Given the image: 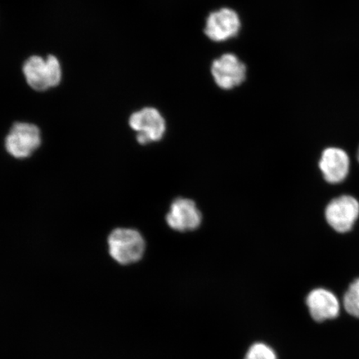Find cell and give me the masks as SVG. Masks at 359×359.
<instances>
[{"label":"cell","mask_w":359,"mask_h":359,"mask_svg":"<svg viewBox=\"0 0 359 359\" xmlns=\"http://www.w3.org/2000/svg\"><path fill=\"white\" fill-rule=\"evenodd\" d=\"M41 133L34 124L16 123L6 139L8 154L17 159L28 158L41 145Z\"/></svg>","instance_id":"obj_2"},{"label":"cell","mask_w":359,"mask_h":359,"mask_svg":"<svg viewBox=\"0 0 359 359\" xmlns=\"http://www.w3.org/2000/svg\"><path fill=\"white\" fill-rule=\"evenodd\" d=\"M129 125L137 132V140L142 145L160 141L167 129L163 115L154 107H145L134 112L130 116Z\"/></svg>","instance_id":"obj_4"},{"label":"cell","mask_w":359,"mask_h":359,"mask_svg":"<svg viewBox=\"0 0 359 359\" xmlns=\"http://www.w3.org/2000/svg\"><path fill=\"white\" fill-rule=\"evenodd\" d=\"M107 244L111 257L123 266L139 262L146 249L144 238L133 229H116L109 235Z\"/></svg>","instance_id":"obj_1"},{"label":"cell","mask_w":359,"mask_h":359,"mask_svg":"<svg viewBox=\"0 0 359 359\" xmlns=\"http://www.w3.org/2000/svg\"><path fill=\"white\" fill-rule=\"evenodd\" d=\"M343 307L349 316L359 320V278L349 285L343 296Z\"/></svg>","instance_id":"obj_11"},{"label":"cell","mask_w":359,"mask_h":359,"mask_svg":"<svg viewBox=\"0 0 359 359\" xmlns=\"http://www.w3.org/2000/svg\"><path fill=\"white\" fill-rule=\"evenodd\" d=\"M357 159H358V163H359V147H358V154H357Z\"/></svg>","instance_id":"obj_14"},{"label":"cell","mask_w":359,"mask_h":359,"mask_svg":"<svg viewBox=\"0 0 359 359\" xmlns=\"http://www.w3.org/2000/svg\"><path fill=\"white\" fill-rule=\"evenodd\" d=\"M241 28V22L238 13L230 8H222L210 13L204 32L208 39L219 43L236 37Z\"/></svg>","instance_id":"obj_5"},{"label":"cell","mask_w":359,"mask_h":359,"mask_svg":"<svg viewBox=\"0 0 359 359\" xmlns=\"http://www.w3.org/2000/svg\"><path fill=\"white\" fill-rule=\"evenodd\" d=\"M245 359H277L273 349L266 344H257L251 346L246 354Z\"/></svg>","instance_id":"obj_13"},{"label":"cell","mask_w":359,"mask_h":359,"mask_svg":"<svg viewBox=\"0 0 359 359\" xmlns=\"http://www.w3.org/2000/svg\"><path fill=\"white\" fill-rule=\"evenodd\" d=\"M359 218V201L350 195L331 200L325 208V219L336 232L344 234L352 231Z\"/></svg>","instance_id":"obj_3"},{"label":"cell","mask_w":359,"mask_h":359,"mask_svg":"<svg viewBox=\"0 0 359 359\" xmlns=\"http://www.w3.org/2000/svg\"><path fill=\"white\" fill-rule=\"evenodd\" d=\"M306 304L311 318L318 324L334 320L340 316L339 299L334 292L330 290L317 288L309 292Z\"/></svg>","instance_id":"obj_7"},{"label":"cell","mask_w":359,"mask_h":359,"mask_svg":"<svg viewBox=\"0 0 359 359\" xmlns=\"http://www.w3.org/2000/svg\"><path fill=\"white\" fill-rule=\"evenodd\" d=\"M318 167L323 177L332 185L342 183L350 170V158L342 148L330 147L323 151Z\"/></svg>","instance_id":"obj_8"},{"label":"cell","mask_w":359,"mask_h":359,"mask_svg":"<svg viewBox=\"0 0 359 359\" xmlns=\"http://www.w3.org/2000/svg\"><path fill=\"white\" fill-rule=\"evenodd\" d=\"M212 74L219 88L231 90L245 80L246 66L236 55L226 53L212 62Z\"/></svg>","instance_id":"obj_6"},{"label":"cell","mask_w":359,"mask_h":359,"mask_svg":"<svg viewBox=\"0 0 359 359\" xmlns=\"http://www.w3.org/2000/svg\"><path fill=\"white\" fill-rule=\"evenodd\" d=\"M49 85L50 88L57 87L62 79V69L60 61L53 55L46 58Z\"/></svg>","instance_id":"obj_12"},{"label":"cell","mask_w":359,"mask_h":359,"mask_svg":"<svg viewBox=\"0 0 359 359\" xmlns=\"http://www.w3.org/2000/svg\"><path fill=\"white\" fill-rule=\"evenodd\" d=\"M168 226L177 231H194L200 226L201 214L195 202L178 198L172 202L167 215Z\"/></svg>","instance_id":"obj_9"},{"label":"cell","mask_w":359,"mask_h":359,"mask_svg":"<svg viewBox=\"0 0 359 359\" xmlns=\"http://www.w3.org/2000/svg\"><path fill=\"white\" fill-rule=\"evenodd\" d=\"M22 72L27 83L36 91H46L50 88L46 60L39 56L30 57L25 62Z\"/></svg>","instance_id":"obj_10"}]
</instances>
